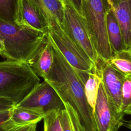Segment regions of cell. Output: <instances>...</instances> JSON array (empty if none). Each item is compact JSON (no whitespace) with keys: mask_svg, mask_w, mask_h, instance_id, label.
<instances>
[{"mask_svg":"<svg viewBox=\"0 0 131 131\" xmlns=\"http://www.w3.org/2000/svg\"><path fill=\"white\" fill-rule=\"evenodd\" d=\"M39 83L40 79L27 62L0 61V98L17 105Z\"/></svg>","mask_w":131,"mask_h":131,"instance_id":"obj_3","label":"cell"},{"mask_svg":"<svg viewBox=\"0 0 131 131\" xmlns=\"http://www.w3.org/2000/svg\"><path fill=\"white\" fill-rule=\"evenodd\" d=\"M33 123H30V124H27L24 125L19 127L18 128H17L15 131H28V129H29V128L30 127L31 125Z\"/></svg>","mask_w":131,"mask_h":131,"instance_id":"obj_25","label":"cell"},{"mask_svg":"<svg viewBox=\"0 0 131 131\" xmlns=\"http://www.w3.org/2000/svg\"><path fill=\"white\" fill-rule=\"evenodd\" d=\"M37 123H33L28 131H37L36 127H37Z\"/></svg>","mask_w":131,"mask_h":131,"instance_id":"obj_28","label":"cell"},{"mask_svg":"<svg viewBox=\"0 0 131 131\" xmlns=\"http://www.w3.org/2000/svg\"><path fill=\"white\" fill-rule=\"evenodd\" d=\"M94 70L100 76L104 88L114 104L121 110V93L124 75L98 56ZM122 111V110H121Z\"/></svg>","mask_w":131,"mask_h":131,"instance_id":"obj_9","label":"cell"},{"mask_svg":"<svg viewBox=\"0 0 131 131\" xmlns=\"http://www.w3.org/2000/svg\"><path fill=\"white\" fill-rule=\"evenodd\" d=\"M49 23L48 35L50 41L76 70L85 84L88 74L95 67L94 63L84 51L66 35L57 20L53 18Z\"/></svg>","mask_w":131,"mask_h":131,"instance_id":"obj_5","label":"cell"},{"mask_svg":"<svg viewBox=\"0 0 131 131\" xmlns=\"http://www.w3.org/2000/svg\"><path fill=\"white\" fill-rule=\"evenodd\" d=\"M36 5L43 12L49 21L55 19L62 24L63 19V3L61 0H29Z\"/></svg>","mask_w":131,"mask_h":131,"instance_id":"obj_14","label":"cell"},{"mask_svg":"<svg viewBox=\"0 0 131 131\" xmlns=\"http://www.w3.org/2000/svg\"><path fill=\"white\" fill-rule=\"evenodd\" d=\"M4 42L0 36V54L4 51Z\"/></svg>","mask_w":131,"mask_h":131,"instance_id":"obj_27","label":"cell"},{"mask_svg":"<svg viewBox=\"0 0 131 131\" xmlns=\"http://www.w3.org/2000/svg\"><path fill=\"white\" fill-rule=\"evenodd\" d=\"M61 1H62V0H61Z\"/></svg>","mask_w":131,"mask_h":131,"instance_id":"obj_29","label":"cell"},{"mask_svg":"<svg viewBox=\"0 0 131 131\" xmlns=\"http://www.w3.org/2000/svg\"><path fill=\"white\" fill-rule=\"evenodd\" d=\"M47 33L0 19V36L4 45L0 55L7 59L29 63L39 51Z\"/></svg>","mask_w":131,"mask_h":131,"instance_id":"obj_2","label":"cell"},{"mask_svg":"<svg viewBox=\"0 0 131 131\" xmlns=\"http://www.w3.org/2000/svg\"><path fill=\"white\" fill-rule=\"evenodd\" d=\"M43 117L42 115L35 111L13 106L11 109L10 119L17 124L24 125L38 123Z\"/></svg>","mask_w":131,"mask_h":131,"instance_id":"obj_17","label":"cell"},{"mask_svg":"<svg viewBox=\"0 0 131 131\" xmlns=\"http://www.w3.org/2000/svg\"><path fill=\"white\" fill-rule=\"evenodd\" d=\"M107 62L122 75H131V49L113 54Z\"/></svg>","mask_w":131,"mask_h":131,"instance_id":"obj_16","label":"cell"},{"mask_svg":"<svg viewBox=\"0 0 131 131\" xmlns=\"http://www.w3.org/2000/svg\"><path fill=\"white\" fill-rule=\"evenodd\" d=\"M112 8L120 25L125 46L127 49H131L130 0H120Z\"/></svg>","mask_w":131,"mask_h":131,"instance_id":"obj_13","label":"cell"},{"mask_svg":"<svg viewBox=\"0 0 131 131\" xmlns=\"http://www.w3.org/2000/svg\"><path fill=\"white\" fill-rule=\"evenodd\" d=\"M74 6V7L81 13V0H69Z\"/></svg>","mask_w":131,"mask_h":131,"instance_id":"obj_24","label":"cell"},{"mask_svg":"<svg viewBox=\"0 0 131 131\" xmlns=\"http://www.w3.org/2000/svg\"><path fill=\"white\" fill-rule=\"evenodd\" d=\"M106 29L108 40L113 54L128 49L124 43L120 25L112 7L106 13Z\"/></svg>","mask_w":131,"mask_h":131,"instance_id":"obj_12","label":"cell"},{"mask_svg":"<svg viewBox=\"0 0 131 131\" xmlns=\"http://www.w3.org/2000/svg\"><path fill=\"white\" fill-rule=\"evenodd\" d=\"M111 7L107 0H81L83 16L99 57L107 61L113 55L106 33V15Z\"/></svg>","mask_w":131,"mask_h":131,"instance_id":"obj_4","label":"cell"},{"mask_svg":"<svg viewBox=\"0 0 131 131\" xmlns=\"http://www.w3.org/2000/svg\"><path fill=\"white\" fill-rule=\"evenodd\" d=\"M121 110L125 115L131 114V75L124 76L121 93Z\"/></svg>","mask_w":131,"mask_h":131,"instance_id":"obj_20","label":"cell"},{"mask_svg":"<svg viewBox=\"0 0 131 131\" xmlns=\"http://www.w3.org/2000/svg\"><path fill=\"white\" fill-rule=\"evenodd\" d=\"M64 108L59 113L62 131H82L78 116L73 108L67 102H63Z\"/></svg>","mask_w":131,"mask_h":131,"instance_id":"obj_15","label":"cell"},{"mask_svg":"<svg viewBox=\"0 0 131 131\" xmlns=\"http://www.w3.org/2000/svg\"><path fill=\"white\" fill-rule=\"evenodd\" d=\"M124 115L109 97L101 81L94 108L97 131H118L124 124Z\"/></svg>","mask_w":131,"mask_h":131,"instance_id":"obj_8","label":"cell"},{"mask_svg":"<svg viewBox=\"0 0 131 131\" xmlns=\"http://www.w3.org/2000/svg\"><path fill=\"white\" fill-rule=\"evenodd\" d=\"M19 24L47 32L48 19L41 10L29 0H20Z\"/></svg>","mask_w":131,"mask_h":131,"instance_id":"obj_10","label":"cell"},{"mask_svg":"<svg viewBox=\"0 0 131 131\" xmlns=\"http://www.w3.org/2000/svg\"><path fill=\"white\" fill-rule=\"evenodd\" d=\"M63 19L61 28L80 47L95 65L98 55L90 38L84 18L69 0H62Z\"/></svg>","mask_w":131,"mask_h":131,"instance_id":"obj_6","label":"cell"},{"mask_svg":"<svg viewBox=\"0 0 131 131\" xmlns=\"http://www.w3.org/2000/svg\"><path fill=\"white\" fill-rule=\"evenodd\" d=\"M101 78L93 69L88 74V79L84 85V93L88 104L94 111Z\"/></svg>","mask_w":131,"mask_h":131,"instance_id":"obj_19","label":"cell"},{"mask_svg":"<svg viewBox=\"0 0 131 131\" xmlns=\"http://www.w3.org/2000/svg\"><path fill=\"white\" fill-rule=\"evenodd\" d=\"M53 61V47L47 33L39 51L29 64L37 76L45 79L50 71Z\"/></svg>","mask_w":131,"mask_h":131,"instance_id":"obj_11","label":"cell"},{"mask_svg":"<svg viewBox=\"0 0 131 131\" xmlns=\"http://www.w3.org/2000/svg\"><path fill=\"white\" fill-rule=\"evenodd\" d=\"M35 111L44 116L48 113L64 108L63 102L54 88L45 80L37 84L17 105Z\"/></svg>","mask_w":131,"mask_h":131,"instance_id":"obj_7","label":"cell"},{"mask_svg":"<svg viewBox=\"0 0 131 131\" xmlns=\"http://www.w3.org/2000/svg\"><path fill=\"white\" fill-rule=\"evenodd\" d=\"M20 0H0V19L19 24Z\"/></svg>","mask_w":131,"mask_h":131,"instance_id":"obj_18","label":"cell"},{"mask_svg":"<svg viewBox=\"0 0 131 131\" xmlns=\"http://www.w3.org/2000/svg\"><path fill=\"white\" fill-rule=\"evenodd\" d=\"M14 106L11 101L0 98V124L10 119L11 109Z\"/></svg>","mask_w":131,"mask_h":131,"instance_id":"obj_22","label":"cell"},{"mask_svg":"<svg viewBox=\"0 0 131 131\" xmlns=\"http://www.w3.org/2000/svg\"><path fill=\"white\" fill-rule=\"evenodd\" d=\"M50 42L53 47V61L50 71L43 79L54 88L63 102H68L73 108L82 131H97L94 111L86 100L84 83L76 70Z\"/></svg>","mask_w":131,"mask_h":131,"instance_id":"obj_1","label":"cell"},{"mask_svg":"<svg viewBox=\"0 0 131 131\" xmlns=\"http://www.w3.org/2000/svg\"><path fill=\"white\" fill-rule=\"evenodd\" d=\"M59 112L53 111L44 115L43 131H62L59 118Z\"/></svg>","mask_w":131,"mask_h":131,"instance_id":"obj_21","label":"cell"},{"mask_svg":"<svg viewBox=\"0 0 131 131\" xmlns=\"http://www.w3.org/2000/svg\"><path fill=\"white\" fill-rule=\"evenodd\" d=\"M108 3H110V5L112 7H114L115 5H116L120 0H107Z\"/></svg>","mask_w":131,"mask_h":131,"instance_id":"obj_26","label":"cell"},{"mask_svg":"<svg viewBox=\"0 0 131 131\" xmlns=\"http://www.w3.org/2000/svg\"><path fill=\"white\" fill-rule=\"evenodd\" d=\"M23 125H19L15 123L10 119L8 121L0 124V131H15Z\"/></svg>","mask_w":131,"mask_h":131,"instance_id":"obj_23","label":"cell"}]
</instances>
